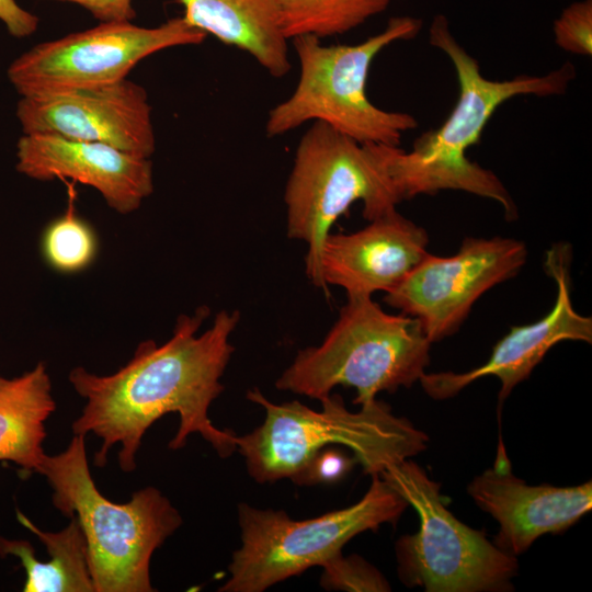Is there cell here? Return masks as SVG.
<instances>
[{
    "mask_svg": "<svg viewBox=\"0 0 592 592\" xmlns=\"http://www.w3.org/2000/svg\"><path fill=\"white\" fill-rule=\"evenodd\" d=\"M209 311L201 306L193 315H180L166 343L140 342L129 362L111 375L99 376L80 366L71 369L69 382L87 400L72 432L92 433L102 441L95 466L103 467L110 449L119 443L121 469L135 470L144 434L171 412L179 414L180 423L169 448L184 447L187 437L198 433L221 458L237 449V435L216 428L208 409L224 390L220 378L235 350L229 338L240 315L221 310L210 328L196 335Z\"/></svg>",
    "mask_w": 592,
    "mask_h": 592,
    "instance_id": "6da1fadb",
    "label": "cell"
},
{
    "mask_svg": "<svg viewBox=\"0 0 592 592\" xmlns=\"http://www.w3.org/2000/svg\"><path fill=\"white\" fill-rule=\"evenodd\" d=\"M429 43L452 61L459 86L458 100L446 121L415 139L411 151L389 146L387 167L401 197L464 191L492 200L508 220L517 218V207L501 180L466 157L476 145L496 110L517 95L563 94L574 80V66L567 61L545 75H519L510 80H489L475 57L458 43L448 20L436 14L429 29Z\"/></svg>",
    "mask_w": 592,
    "mask_h": 592,
    "instance_id": "7a4b0ae2",
    "label": "cell"
},
{
    "mask_svg": "<svg viewBox=\"0 0 592 592\" xmlns=\"http://www.w3.org/2000/svg\"><path fill=\"white\" fill-rule=\"evenodd\" d=\"M247 398L264 408L265 419L252 432L237 435L236 444L250 477L259 483L292 480L328 446L350 448L371 476L428 446L429 436L423 431L377 399L352 412L338 394L320 399V411L297 400L274 403L258 388L249 390Z\"/></svg>",
    "mask_w": 592,
    "mask_h": 592,
    "instance_id": "3957f363",
    "label": "cell"
},
{
    "mask_svg": "<svg viewBox=\"0 0 592 592\" xmlns=\"http://www.w3.org/2000/svg\"><path fill=\"white\" fill-rule=\"evenodd\" d=\"M84 439L73 434L64 452L45 456L37 474L52 487L54 506L79 522L94 591L152 592L151 557L182 516L153 487L135 491L125 503L105 498L90 474Z\"/></svg>",
    "mask_w": 592,
    "mask_h": 592,
    "instance_id": "277c9868",
    "label": "cell"
},
{
    "mask_svg": "<svg viewBox=\"0 0 592 592\" xmlns=\"http://www.w3.org/2000/svg\"><path fill=\"white\" fill-rule=\"evenodd\" d=\"M430 348L417 319L387 314L371 296H348L321 344L300 350L275 386L318 400L335 386L352 387L362 407L419 382Z\"/></svg>",
    "mask_w": 592,
    "mask_h": 592,
    "instance_id": "5b68a950",
    "label": "cell"
},
{
    "mask_svg": "<svg viewBox=\"0 0 592 592\" xmlns=\"http://www.w3.org/2000/svg\"><path fill=\"white\" fill-rule=\"evenodd\" d=\"M420 19H389L376 35L355 45H323L310 35L295 37L299 79L293 93L267 115L269 137L284 135L307 122H322L361 144L399 146L406 132L418 127L409 113L386 111L366 94L372 62L390 44L414 38Z\"/></svg>",
    "mask_w": 592,
    "mask_h": 592,
    "instance_id": "8992f818",
    "label": "cell"
},
{
    "mask_svg": "<svg viewBox=\"0 0 592 592\" xmlns=\"http://www.w3.org/2000/svg\"><path fill=\"white\" fill-rule=\"evenodd\" d=\"M388 146L361 144L322 122H314L297 145L284 191L287 236L307 243L306 274L327 296L320 253L337 219L357 201L368 221L402 201L388 171Z\"/></svg>",
    "mask_w": 592,
    "mask_h": 592,
    "instance_id": "52a82bcc",
    "label": "cell"
},
{
    "mask_svg": "<svg viewBox=\"0 0 592 592\" xmlns=\"http://www.w3.org/2000/svg\"><path fill=\"white\" fill-rule=\"evenodd\" d=\"M408 502L379 475L356 503L307 520H293L283 510L238 506L241 546L228 566L229 579L218 591L263 592L299 576L314 566L321 567L342 554L356 535L395 524Z\"/></svg>",
    "mask_w": 592,
    "mask_h": 592,
    "instance_id": "ba28073f",
    "label": "cell"
},
{
    "mask_svg": "<svg viewBox=\"0 0 592 592\" xmlns=\"http://www.w3.org/2000/svg\"><path fill=\"white\" fill-rule=\"evenodd\" d=\"M379 476L419 516V530L402 535L395 545L401 582L428 592H503L513 588L516 557L455 517L443 501L440 483L422 467L408 458L388 466Z\"/></svg>",
    "mask_w": 592,
    "mask_h": 592,
    "instance_id": "9c48e42d",
    "label": "cell"
},
{
    "mask_svg": "<svg viewBox=\"0 0 592 592\" xmlns=\"http://www.w3.org/2000/svg\"><path fill=\"white\" fill-rule=\"evenodd\" d=\"M205 37L182 16L155 27L132 21L100 22L31 47L9 65L7 76L20 96L102 87L126 79L139 61L157 52L198 45Z\"/></svg>",
    "mask_w": 592,
    "mask_h": 592,
    "instance_id": "30bf717a",
    "label": "cell"
},
{
    "mask_svg": "<svg viewBox=\"0 0 592 592\" xmlns=\"http://www.w3.org/2000/svg\"><path fill=\"white\" fill-rule=\"evenodd\" d=\"M527 254L513 238L466 237L454 255L429 252L384 301L417 319L426 339L437 342L459 329L487 291L514 277Z\"/></svg>",
    "mask_w": 592,
    "mask_h": 592,
    "instance_id": "8fae6325",
    "label": "cell"
},
{
    "mask_svg": "<svg viewBox=\"0 0 592 592\" xmlns=\"http://www.w3.org/2000/svg\"><path fill=\"white\" fill-rule=\"evenodd\" d=\"M15 115L22 134L102 143L146 159L156 150L148 94L127 78L102 87L21 96Z\"/></svg>",
    "mask_w": 592,
    "mask_h": 592,
    "instance_id": "7c38bea8",
    "label": "cell"
},
{
    "mask_svg": "<svg viewBox=\"0 0 592 592\" xmlns=\"http://www.w3.org/2000/svg\"><path fill=\"white\" fill-rule=\"evenodd\" d=\"M570 263L571 249L568 243L551 246L544 261L545 272L557 285L551 310L533 323L512 327L496 343L489 358L474 369L464 373H424L419 382L426 395L436 400L448 399L479 378L496 376L501 383L499 403H502L554 345L566 340L591 343L592 318L576 311L571 301Z\"/></svg>",
    "mask_w": 592,
    "mask_h": 592,
    "instance_id": "4fadbf2b",
    "label": "cell"
},
{
    "mask_svg": "<svg viewBox=\"0 0 592 592\" xmlns=\"http://www.w3.org/2000/svg\"><path fill=\"white\" fill-rule=\"evenodd\" d=\"M15 168L37 181H70L95 189L119 214L139 208L153 191L150 159L102 143L72 140L47 134H22Z\"/></svg>",
    "mask_w": 592,
    "mask_h": 592,
    "instance_id": "5bb4252c",
    "label": "cell"
},
{
    "mask_svg": "<svg viewBox=\"0 0 592 592\" xmlns=\"http://www.w3.org/2000/svg\"><path fill=\"white\" fill-rule=\"evenodd\" d=\"M496 464L476 476L467 492L499 524L494 544L519 556L545 534H558L592 509V482L570 487L530 486L515 477L503 446Z\"/></svg>",
    "mask_w": 592,
    "mask_h": 592,
    "instance_id": "9a60e30c",
    "label": "cell"
},
{
    "mask_svg": "<svg viewBox=\"0 0 592 592\" xmlns=\"http://www.w3.org/2000/svg\"><path fill=\"white\" fill-rule=\"evenodd\" d=\"M425 229L396 209L351 234H329L320 253L327 286L342 287L346 296L388 293L429 253Z\"/></svg>",
    "mask_w": 592,
    "mask_h": 592,
    "instance_id": "2e32d148",
    "label": "cell"
},
{
    "mask_svg": "<svg viewBox=\"0 0 592 592\" xmlns=\"http://www.w3.org/2000/svg\"><path fill=\"white\" fill-rule=\"evenodd\" d=\"M179 1L184 9L182 18L191 26L247 52L275 78L291 70L280 0Z\"/></svg>",
    "mask_w": 592,
    "mask_h": 592,
    "instance_id": "e0dca14e",
    "label": "cell"
},
{
    "mask_svg": "<svg viewBox=\"0 0 592 592\" xmlns=\"http://www.w3.org/2000/svg\"><path fill=\"white\" fill-rule=\"evenodd\" d=\"M55 409L50 377L43 362L18 377L0 375V460L37 473L46 456L45 421Z\"/></svg>",
    "mask_w": 592,
    "mask_h": 592,
    "instance_id": "ac0fdd59",
    "label": "cell"
},
{
    "mask_svg": "<svg viewBox=\"0 0 592 592\" xmlns=\"http://www.w3.org/2000/svg\"><path fill=\"white\" fill-rule=\"evenodd\" d=\"M16 519L37 536L49 556L41 561L30 542L0 536V556H15L25 570L24 592H95L86 537L76 517H70L69 524L59 532L39 530L19 510Z\"/></svg>",
    "mask_w": 592,
    "mask_h": 592,
    "instance_id": "d6986e66",
    "label": "cell"
},
{
    "mask_svg": "<svg viewBox=\"0 0 592 592\" xmlns=\"http://www.w3.org/2000/svg\"><path fill=\"white\" fill-rule=\"evenodd\" d=\"M391 0H280L286 38L344 34L384 12Z\"/></svg>",
    "mask_w": 592,
    "mask_h": 592,
    "instance_id": "ffe728a7",
    "label": "cell"
},
{
    "mask_svg": "<svg viewBox=\"0 0 592 592\" xmlns=\"http://www.w3.org/2000/svg\"><path fill=\"white\" fill-rule=\"evenodd\" d=\"M67 184V209L45 227L41 251L53 270L73 274L84 271L94 262L99 240L93 227L77 213L75 183Z\"/></svg>",
    "mask_w": 592,
    "mask_h": 592,
    "instance_id": "44dd1931",
    "label": "cell"
},
{
    "mask_svg": "<svg viewBox=\"0 0 592 592\" xmlns=\"http://www.w3.org/2000/svg\"><path fill=\"white\" fill-rule=\"evenodd\" d=\"M320 584L326 590L341 591H390L383 574L360 556L344 557L342 554L321 566Z\"/></svg>",
    "mask_w": 592,
    "mask_h": 592,
    "instance_id": "7402d4cb",
    "label": "cell"
},
{
    "mask_svg": "<svg viewBox=\"0 0 592 592\" xmlns=\"http://www.w3.org/2000/svg\"><path fill=\"white\" fill-rule=\"evenodd\" d=\"M555 43L561 49L581 56L592 55V0L570 3L553 25Z\"/></svg>",
    "mask_w": 592,
    "mask_h": 592,
    "instance_id": "603a6c76",
    "label": "cell"
},
{
    "mask_svg": "<svg viewBox=\"0 0 592 592\" xmlns=\"http://www.w3.org/2000/svg\"><path fill=\"white\" fill-rule=\"evenodd\" d=\"M325 447L317 452L292 481L297 485H331L339 482L356 462L339 448Z\"/></svg>",
    "mask_w": 592,
    "mask_h": 592,
    "instance_id": "cb8c5ba5",
    "label": "cell"
},
{
    "mask_svg": "<svg viewBox=\"0 0 592 592\" xmlns=\"http://www.w3.org/2000/svg\"><path fill=\"white\" fill-rule=\"evenodd\" d=\"M78 4L99 22L133 21L136 11L132 0H53Z\"/></svg>",
    "mask_w": 592,
    "mask_h": 592,
    "instance_id": "d4e9b609",
    "label": "cell"
},
{
    "mask_svg": "<svg viewBox=\"0 0 592 592\" xmlns=\"http://www.w3.org/2000/svg\"><path fill=\"white\" fill-rule=\"evenodd\" d=\"M0 21L9 34L16 38L34 34L39 24V19L20 7L15 0H0Z\"/></svg>",
    "mask_w": 592,
    "mask_h": 592,
    "instance_id": "484cf974",
    "label": "cell"
}]
</instances>
